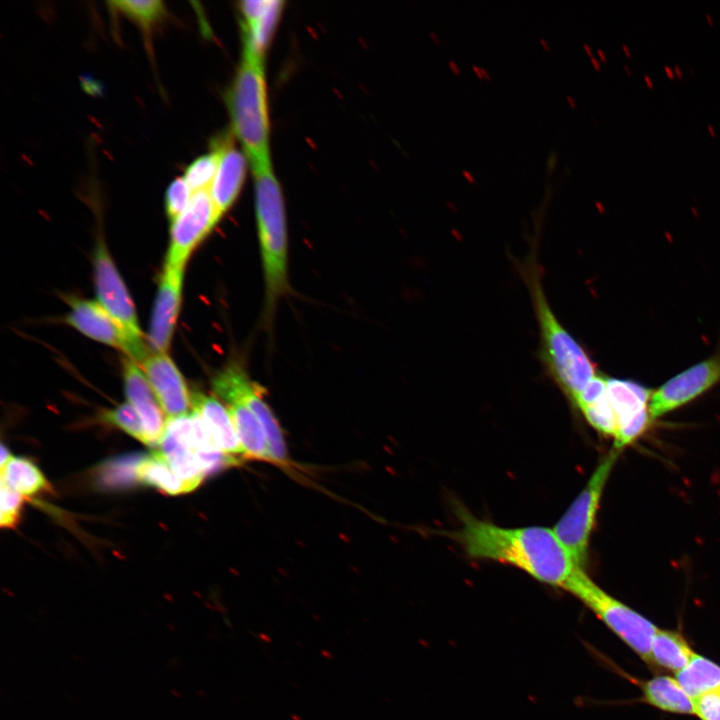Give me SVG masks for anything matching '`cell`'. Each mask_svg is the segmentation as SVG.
I'll list each match as a JSON object with an SVG mask.
<instances>
[{
  "label": "cell",
  "instance_id": "obj_1",
  "mask_svg": "<svg viewBox=\"0 0 720 720\" xmlns=\"http://www.w3.org/2000/svg\"><path fill=\"white\" fill-rule=\"evenodd\" d=\"M460 528L453 537L473 559L512 565L536 580L564 589L578 567L553 529L540 526L505 528L456 508Z\"/></svg>",
  "mask_w": 720,
  "mask_h": 720
},
{
  "label": "cell",
  "instance_id": "obj_2",
  "mask_svg": "<svg viewBox=\"0 0 720 720\" xmlns=\"http://www.w3.org/2000/svg\"><path fill=\"white\" fill-rule=\"evenodd\" d=\"M535 256L521 265L540 333L544 368L572 403L600 374L581 344L560 323L546 298Z\"/></svg>",
  "mask_w": 720,
  "mask_h": 720
},
{
  "label": "cell",
  "instance_id": "obj_3",
  "mask_svg": "<svg viewBox=\"0 0 720 720\" xmlns=\"http://www.w3.org/2000/svg\"><path fill=\"white\" fill-rule=\"evenodd\" d=\"M227 106L233 134L239 140L252 172L272 168L264 59L242 54L227 95Z\"/></svg>",
  "mask_w": 720,
  "mask_h": 720
},
{
  "label": "cell",
  "instance_id": "obj_4",
  "mask_svg": "<svg viewBox=\"0 0 720 720\" xmlns=\"http://www.w3.org/2000/svg\"><path fill=\"white\" fill-rule=\"evenodd\" d=\"M255 210L265 282V320L271 321L278 300L289 291L288 234L283 193L268 168L253 173Z\"/></svg>",
  "mask_w": 720,
  "mask_h": 720
},
{
  "label": "cell",
  "instance_id": "obj_5",
  "mask_svg": "<svg viewBox=\"0 0 720 720\" xmlns=\"http://www.w3.org/2000/svg\"><path fill=\"white\" fill-rule=\"evenodd\" d=\"M589 608L619 639L650 664L651 644L658 630L650 620L599 587L578 569L564 588Z\"/></svg>",
  "mask_w": 720,
  "mask_h": 720
},
{
  "label": "cell",
  "instance_id": "obj_6",
  "mask_svg": "<svg viewBox=\"0 0 720 720\" xmlns=\"http://www.w3.org/2000/svg\"><path fill=\"white\" fill-rule=\"evenodd\" d=\"M618 457L613 448L593 471L583 490L552 528L574 563L583 569L590 536L608 477Z\"/></svg>",
  "mask_w": 720,
  "mask_h": 720
},
{
  "label": "cell",
  "instance_id": "obj_7",
  "mask_svg": "<svg viewBox=\"0 0 720 720\" xmlns=\"http://www.w3.org/2000/svg\"><path fill=\"white\" fill-rule=\"evenodd\" d=\"M214 393L222 400H241L260 422L268 441L273 463L288 465L287 448L282 429L264 399L263 389L253 382L238 363H230L212 382Z\"/></svg>",
  "mask_w": 720,
  "mask_h": 720
},
{
  "label": "cell",
  "instance_id": "obj_8",
  "mask_svg": "<svg viewBox=\"0 0 720 720\" xmlns=\"http://www.w3.org/2000/svg\"><path fill=\"white\" fill-rule=\"evenodd\" d=\"M70 310L65 322L83 335L102 344L123 351L127 357L141 364L151 353L145 341L131 337L97 301L69 296Z\"/></svg>",
  "mask_w": 720,
  "mask_h": 720
},
{
  "label": "cell",
  "instance_id": "obj_9",
  "mask_svg": "<svg viewBox=\"0 0 720 720\" xmlns=\"http://www.w3.org/2000/svg\"><path fill=\"white\" fill-rule=\"evenodd\" d=\"M209 190L193 193L185 210L171 222L166 265L185 268L193 250L219 221Z\"/></svg>",
  "mask_w": 720,
  "mask_h": 720
},
{
  "label": "cell",
  "instance_id": "obj_10",
  "mask_svg": "<svg viewBox=\"0 0 720 720\" xmlns=\"http://www.w3.org/2000/svg\"><path fill=\"white\" fill-rule=\"evenodd\" d=\"M720 382V353L670 378L651 393L649 414L659 418L691 402Z\"/></svg>",
  "mask_w": 720,
  "mask_h": 720
},
{
  "label": "cell",
  "instance_id": "obj_11",
  "mask_svg": "<svg viewBox=\"0 0 720 720\" xmlns=\"http://www.w3.org/2000/svg\"><path fill=\"white\" fill-rule=\"evenodd\" d=\"M97 302L134 339L143 340L134 303L103 241L93 258Z\"/></svg>",
  "mask_w": 720,
  "mask_h": 720
},
{
  "label": "cell",
  "instance_id": "obj_12",
  "mask_svg": "<svg viewBox=\"0 0 720 720\" xmlns=\"http://www.w3.org/2000/svg\"><path fill=\"white\" fill-rule=\"evenodd\" d=\"M606 389L615 420V448L635 440L651 421L649 400L652 391L630 380L606 377Z\"/></svg>",
  "mask_w": 720,
  "mask_h": 720
},
{
  "label": "cell",
  "instance_id": "obj_13",
  "mask_svg": "<svg viewBox=\"0 0 720 720\" xmlns=\"http://www.w3.org/2000/svg\"><path fill=\"white\" fill-rule=\"evenodd\" d=\"M184 269L164 265L147 336L151 352L169 349L181 306Z\"/></svg>",
  "mask_w": 720,
  "mask_h": 720
},
{
  "label": "cell",
  "instance_id": "obj_14",
  "mask_svg": "<svg viewBox=\"0 0 720 720\" xmlns=\"http://www.w3.org/2000/svg\"><path fill=\"white\" fill-rule=\"evenodd\" d=\"M139 365L166 419L190 412L192 394L181 372L167 353L151 352Z\"/></svg>",
  "mask_w": 720,
  "mask_h": 720
},
{
  "label": "cell",
  "instance_id": "obj_15",
  "mask_svg": "<svg viewBox=\"0 0 720 720\" xmlns=\"http://www.w3.org/2000/svg\"><path fill=\"white\" fill-rule=\"evenodd\" d=\"M125 394L139 414L147 438V446H159L166 427L165 414L147 380L142 367L126 357L122 362Z\"/></svg>",
  "mask_w": 720,
  "mask_h": 720
},
{
  "label": "cell",
  "instance_id": "obj_16",
  "mask_svg": "<svg viewBox=\"0 0 720 720\" xmlns=\"http://www.w3.org/2000/svg\"><path fill=\"white\" fill-rule=\"evenodd\" d=\"M192 409L200 416L214 445L234 465L246 459L231 415L217 398L192 393Z\"/></svg>",
  "mask_w": 720,
  "mask_h": 720
},
{
  "label": "cell",
  "instance_id": "obj_17",
  "mask_svg": "<svg viewBox=\"0 0 720 720\" xmlns=\"http://www.w3.org/2000/svg\"><path fill=\"white\" fill-rule=\"evenodd\" d=\"M283 2L247 0L240 3L243 28V53L264 59L265 51L281 15Z\"/></svg>",
  "mask_w": 720,
  "mask_h": 720
},
{
  "label": "cell",
  "instance_id": "obj_18",
  "mask_svg": "<svg viewBox=\"0 0 720 720\" xmlns=\"http://www.w3.org/2000/svg\"><path fill=\"white\" fill-rule=\"evenodd\" d=\"M217 149L219 162L209 193L221 218L236 201L242 189L249 161L243 151L227 142Z\"/></svg>",
  "mask_w": 720,
  "mask_h": 720
},
{
  "label": "cell",
  "instance_id": "obj_19",
  "mask_svg": "<svg viewBox=\"0 0 720 720\" xmlns=\"http://www.w3.org/2000/svg\"><path fill=\"white\" fill-rule=\"evenodd\" d=\"M233 420L246 459L273 463L266 434L253 412L239 399L223 400Z\"/></svg>",
  "mask_w": 720,
  "mask_h": 720
},
{
  "label": "cell",
  "instance_id": "obj_20",
  "mask_svg": "<svg viewBox=\"0 0 720 720\" xmlns=\"http://www.w3.org/2000/svg\"><path fill=\"white\" fill-rule=\"evenodd\" d=\"M640 688L646 704L667 713L696 716L694 700L677 679L659 675L641 682Z\"/></svg>",
  "mask_w": 720,
  "mask_h": 720
},
{
  "label": "cell",
  "instance_id": "obj_21",
  "mask_svg": "<svg viewBox=\"0 0 720 720\" xmlns=\"http://www.w3.org/2000/svg\"><path fill=\"white\" fill-rule=\"evenodd\" d=\"M138 483L150 486L161 492L176 496L191 492V488L182 481L161 453L153 451L142 456L136 466Z\"/></svg>",
  "mask_w": 720,
  "mask_h": 720
},
{
  "label": "cell",
  "instance_id": "obj_22",
  "mask_svg": "<svg viewBox=\"0 0 720 720\" xmlns=\"http://www.w3.org/2000/svg\"><path fill=\"white\" fill-rule=\"evenodd\" d=\"M676 679L693 700L708 694H720V666L696 653L676 673Z\"/></svg>",
  "mask_w": 720,
  "mask_h": 720
},
{
  "label": "cell",
  "instance_id": "obj_23",
  "mask_svg": "<svg viewBox=\"0 0 720 720\" xmlns=\"http://www.w3.org/2000/svg\"><path fill=\"white\" fill-rule=\"evenodd\" d=\"M694 655L695 652L680 633L658 628L651 644L650 664L677 673Z\"/></svg>",
  "mask_w": 720,
  "mask_h": 720
},
{
  "label": "cell",
  "instance_id": "obj_24",
  "mask_svg": "<svg viewBox=\"0 0 720 720\" xmlns=\"http://www.w3.org/2000/svg\"><path fill=\"white\" fill-rule=\"evenodd\" d=\"M1 481L25 497L48 493L52 487L30 459L12 456L1 467Z\"/></svg>",
  "mask_w": 720,
  "mask_h": 720
},
{
  "label": "cell",
  "instance_id": "obj_25",
  "mask_svg": "<svg viewBox=\"0 0 720 720\" xmlns=\"http://www.w3.org/2000/svg\"><path fill=\"white\" fill-rule=\"evenodd\" d=\"M108 4L113 10L139 25L146 34L151 33L167 14L164 2L159 0L111 1Z\"/></svg>",
  "mask_w": 720,
  "mask_h": 720
},
{
  "label": "cell",
  "instance_id": "obj_26",
  "mask_svg": "<svg viewBox=\"0 0 720 720\" xmlns=\"http://www.w3.org/2000/svg\"><path fill=\"white\" fill-rule=\"evenodd\" d=\"M141 457L126 456L111 459L97 470V480L105 488H127L138 483L136 466Z\"/></svg>",
  "mask_w": 720,
  "mask_h": 720
},
{
  "label": "cell",
  "instance_id": "obj_27",
  "mask_svg": "<svg viewBox=\"0 0 720 720\" xmlns=\"http://www.w3.org/2000/svg\"><path fill=\"white\" fill-rule=\"evenodd\" d=\"M219 162V151L216 149L192 161L184 172L183 178L193 192L209 190L215 177Z\"/></svg>",
  "mask_w": 720,
  "mask_h": 720
},
{
  "label": "cell",
  "instance_id": "obj_28",
  "mask_svg": "<svg viewBox=\"0 0 720 720\" xmlns=\"http://www.w3.org/2000/svg\"><path fill=\"white\" fill-rule=\"evenodd\" d=\"M101 418L105 423L119 428L133 438L147 445V438L142 420L129 402L120 404L114 409L103 411Z\"/></svg>",
  "mask_w": 720,
  "mask_h": 720
},
{
  "label": "cell",
  "instance_id": "obj_29",
  "mask_svg": "<svg viewBox=\"0 0 720 720\" xmlns=\"http://www.w3.org/2000/svg\"><path fill=\"white\" fill-rule=\"evenodd\" d=\"M193 193L183 177L175 178L169 184L165 195V209L171 222L185 210Z\"/></svg>",
  "mask_w": 720,
  "mask_h": 720
},
{
  "label": "cell",
  "instance_id": "obj_30",
  "mask_svg": "<svg viewBox=\"0 0 720 720\" xmlns=\"http://www.w3.org/2000/svg\"><path fill=\"white\" fill-rule=\"evenodd\" d=\"M24 496L1 481V516L2 528H14L20 518Z\"/></svg>",
  "mask_w": 720,
  "mask_h": 720
},
{
  "label": "cell",
  "instance_id": "obj_31",
  "mask_svg": "<svg viewBox=\"0 0 720 720\" xmlns=\"http://www.w3.org/2000/svg\"><path fill=\"white\" fill-rule=\"evenodd\" d=\"M696 716L701 720H720V694H708L694 700Z\"/></svg>",
  "mask_w": 720,
  "mask_h": 720
},
{
  "label": "cell",
  "instance_id": "obj_32",
  "mask_svg": "<svg viewBox=\"0 0 720 720\" xmlns=\"http://www.w3.org/2000/svg\"><path fill=\"white\" fill-rule=\"evenodd\" d=\"M556 162H557V154L555 151H553V152L551 151V153L548 157V161H547V167H548L549 172L553 171V169L555 168Z\"/></svg>",
  "mask_w": 720,
  "mask_h": 720
},
{
  "label": "cell",
  "instance_id": "obj_33",
  "mask_svg": "<svg viewBox=\"0 0 720 720\" xmlns=\"http://www.w3.org/2000/svg\"><path fill=\"white\" fill-rule=\"evenodd\" d=\"M11 457H12V455H10L6 446L4 444H2V446H1V467L4 466Z\"/></svg>",
  "mask_w": 720,
  "mask_h": 720
},
{
  "label": "cell",
  "instance_id": "obj_34",
  "mask_svg": "<svg viewBox=\"0 0 720 720\" xmlns=\"http://www.w3.org/2000/svg\"><path fill=\"white\" fill-rule=\"evenodd\" d=\"M448 65H449L450 69L453 70L454 73L459 74L460 68L455 61L449 60Z\"/></svg>",
  "mask_w": 720,
  "mask_h": 720
},
{
  "label": "cell",
  "instance_id": "obj_35",
  "mask_svg": "<svg viewBox=\"0 0 720 720\" xmlns=\"http://www.w3.org/2000/svg\"><path fill=\"white\" fill-rule=\"evenodd\" d=\"M462 173H463L464 177H465L468 181H470V182H475V177H474V175H473L472 173H470V172L467 171V170H463Z\"/></svg>",
  "mask_w": 720,
  "mask_h": 720
},
{
  "label": "cell",
  "instance_id": "obj_36",
  "mask_svg": "<svg viewBox=\"0 0 720 720\" xmlns=\"http://www.w3.org/2000/svg\"><path fill=\"white\" fill-rule=\"evenodd\" d=\"M664 70L670 78H674V71L669 66H664Z\"/></svg>",
  "mask_w": 720,
  "mask_h": 720
},
{
  "label": "cell",
  "instance_id": "obj_37",
  "mask_svg": "<svg viewBox=\"0 0 720 720\" xmlns=\"http://www.w3.org/2000/svg\"><path fill=\"white\" fill-rule=\"evenodd\" d=\"M590 58H591V62L593 63L594 67L596 69H601L600 62L594 56H592Z\"/></svg>",
  "mask_w": 720,
  "mask_h": 720
},
{
  "label": "cell",
  "instance_id": "obj_38",
  "mask_svg": "<svg viewBox=\"0 0 720 720\" xmlns=\"http://www.w3.org/2000/svg\"><path fill=\"white\" fill-rule=\"evenodd\" d=\"M674 72L677 74V76H678L679 78H682L683 74H682V70H681V68L679 67V65L676 64V65L674 66Z\"/></svg>",
  "mask_w": 720,
  "mask_h": 720
},
{
  "label": "cell",
  "instance_id": "obj_39",
  "mask_svg": "<svg viewBox=\"0 0 720 720\" xmlns=\"http://www.w3.org/2000/svg\"><path fill=\"white\" fill-rule=\"evenodd\" d=\"M472 69L476 72V74H477L480 78L483 77L482 72H481V67H478L477 65H473V66H472Z\"/></svg>",
  "mask_w": 720,
  "mask_h": 720
},
{
  "label": "cell",
  "instance_id": "obj_40",
  "mask_svg": "<svg viewBox=\"0 0 720 720\" xmlns=\"http://www.w3.org/2000/svg\"><path fill=\"white\" fill-rule=\"evenodd\" d=\"M644 80H645V82L647 83V85H648L649 88H652V87H653V82H652L651 78H650L647 74L644 75Z\"/></svg>",
  "mask_w": 720,
  "mask_h": 720
},
{
  "label": "cell",
  "instance_id": "obj_41",
  "mask_svg": "<svg viewBox=\"0 0 720 720\" xmlns=\"http://www.w3.org/2000/svg\"><path fill=\"white\" fill-rule=\"evenodd\" d=\"M583 47H584L585 50L587 51L588 55H589L590 57H592V56H593V53H592L591 47H590L588 44H586V43L583 44Z\"/></svg>",
  "mask_w": 720,
  "mask_h": 720
},
{
  "label": "cell",
  "instance_id": "obj_42",
  "mask_svg": "<svg viewBox=\"0 0 720 720\" xmlns=\"http://www.w3.org/2000/svg\"><path fill=\"white\" fill-rule=\"evenodd\" d=\"M597 53L599 54V56L602 60H606V53L601 48L597 49Z\"/></svg>",
  "mask_w": 720,
  "mask_h": 720
},
{
  "label": "cell",
  "instance_id": "obj_43",
  "mask_svg": "<svg viewBox=\"0 0 720 720\" xmlns=\"http://www.w3.org/2000/svg\"><path fill=\"white\" fill-rule=\"evenodd\" d=\"M540 42H541L542 45L544 46L545 50L548 51V50H549V44H548V42H547L544 38H540Z\"/></svg>",
  "mask_w": 720,
  "mask_h": 720
},
{
  "label": "cell",
  "instance_id": "obj_44",
  "mask_svg": "<svg viewBox=\"0 0 720 720\" xmlns=\"http://www.w3.org/2000/svg\"><path fill=\"white\" fill-rule=\"evenodd\" d=\"M566 98H567V100L570 102V105H571L572 107H575V106H576V101H575L570 95H567Z\"/></svg>",
  "mask_w": 720,
  "mask_h": 720
},
{
  "label": "cell",
  "instance_id": "obj_45",
  "mask_svg": "<svg viewBox=\"0 0 720 720\" xmlns=\"http://www.w3.org/2000/svg\"><path fill=\"white\" fill-rule=\"evenodd\" d=\"M481 72H482V75H483L485 78H487V79L490 78V74H489V72H488L485 68L481 67Z\"/></svg>",
  "mask_w": 720,
  "mask_h": 720
},
{
  "label": "cell",
  "instance_id": "obj_46",
  "mask_svg": "<svg viewBox=\"0 0 720 720\" xmlns=\"http://www.w3.org/2000/svg\"><path fill=\"white\" fill-rule=\"evenodd\" d=\"M622 49H623V51L626 53V55H627L628 57L631 56V53H630L628 47H627L625 44L622 45Z\"/></svg>",
  "mask_w": 720,
  "mask_h": 720
},
{
  "label": "cell",
  "instance_id": "obj_47",
  "mask_svg": "<svg viewBox=\"0 0 720 720\" xmlns=\"http://www.w3.org/2000/svg\"><path fill=\"white\" fill-rule=\"evenodd\" d=\"M707 128H708L709 132L711 133V135H712L713 137H715V136H716V133H715V130H714L713 126L708 125Z\"/></svg>",
  "mask_w": 720,
  "mask_h": 720
},
{
  "label": "cell",
  "instance_id": "obj_48",
  "mask_svg": "<svg viewBox=\"0 0 720 720\" xmlns=\"http://www.w3.org/2000/svg\"><path fill=\"white\" fill-rule=\"evenodd\" d=\"M706 18L709 21L710 25H713V18L711 17V15L709 13H706Z\"/></svg>",
  "mask_w": 720,
  "mask_h": 720
},
{
  "label": "cell",
  "instance_id": "obj_49",
  "mask_svg": "<svg viewBox=\"0 0 720 720\" xmlns=\"http://www.w3.org/2000/svg\"><path fill=\"white\" fill-rule=\"evenodd\" d=\"M623 68L626 70V72H627L628 75H631V74H632L631 71H630V69L628 68V66H627L626 64L623 65Z\"/></svg>",
  "mask_w": 720,
  "mask_h": 720
},
{
  "label": "cell",
  "instance_id": "obj_50",
  "mask_svg": "<svg viewBox=\"0 0 720 720\" xmlns=\"http://www.w3.org/2000/svg\"><path fill=\"white\" fill-rule=\"evenodd\" d=\"M432 35H433V37H434V39H435L436 42H440L439 39H438V37H437L434 33L431 32V36H432Z\"/></svg>",
  "mask_w": 720,
  "mask_h": 720
}]
</instances>
